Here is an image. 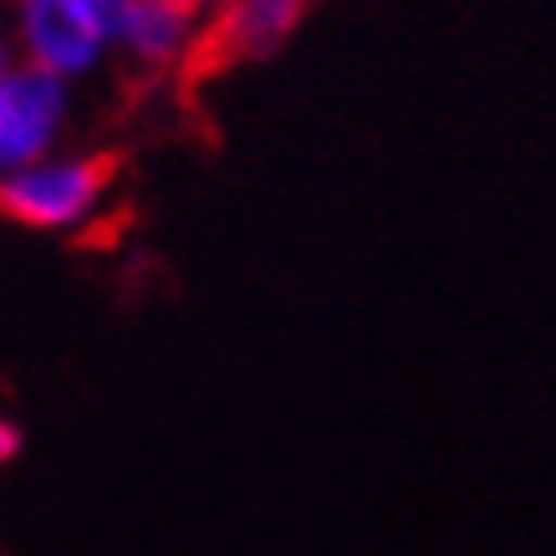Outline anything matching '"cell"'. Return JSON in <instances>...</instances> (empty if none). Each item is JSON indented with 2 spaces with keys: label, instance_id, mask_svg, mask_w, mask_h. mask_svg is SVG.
Returning <instances> with one entry per match:
<instances>
[{
  "label": "cell",
  "instance_id": "6da1fadb",
  "mask_svg": "<svg viewBox=\"0 0 556 556\" xmlns=\"http://www.w3.org/2000/svg\"><path fill=\"white\" fill-rule=\"evenodd\" d=\"M113 185V159L87 153V159H36L21 169L0 174V215L26 225V230H77L98 215Z\"/></svg>",
  "mask_w": 556,
  "mask_h": 556
},
{
  "label": "cell",
  "instance_id": "7a4b0ae2",
  "mask_svg": "<svg viewBox=\"0 0 556 556\" xmlns=\"http://www.w3.org/2000/svg\"><path fill=\"white\" fill-rule=\"evenodd\" d=\"M16 41L26 67H41L62 83L87 77L113 47L83 0H16Z\"/></svg>",
  "mask_w": 556,
  "mask_h": 556
},
{
  "label": "cell",
  "instance_id": "3957f363",
  "mask_svg": "<svg viewBox=\"0 0 556 556\" xmlns=\"http://www.w3.org/2000/svg\"><path fill=\"white\" fill-rule=\"evenodd\" d=\"M67 123V83L41 67H5L0 77V174L47 159Z\"/></svg>",
  "mask_w": 556,
  "mask_h": 556
},
{
  "label": "cell",
  "instance_id": "277c9868",
  "mask_svg": "<svg viewBox=\"0 0 556 556\" xmlns=\"http://www.w3.org/2000/svg\"><path fill=\"white\" fill-rule=\"evenodd\" d=\"M113 41L143 67H169L194 41V11H185L179 0H134L113 26Z\"/></svg>",
  "mask_w": 556,
  "mask_h": 556
},
{
  "label": "cell",
  "instance_id": "5b68a950",
  "mask_svg": "<svg viewBox=\"0 0 556 556\" xmlns=\"http://www.w3.org/2000/svg\"><path fill=\"white\" fill-rule=\"evenodd\" d=\"M296 21H302V0H236L219 21V36L230 41L236 56H266L296 31Z\"/></svg>",
  "mask_w": 556,
  "mask_h": 556
},
{
  "label": "cell",
  "instance_id": "8992f818",
  "mask_svg": "<svg viewBox=\"0 0 556 556\" xmlns=\"http://www.w3.org/2000/svg\"><path fill=\"white\" fill-rule=\"evenodd\" d=\"M87 11H92V16L102 21V31H108V41H113V26H118L123 21V11H128V5H134V0H83Z\"/></svg>",
  "mask_w": 556,
  "mask_h": 556
},
{
  "label": "cell",
  "instance_id": "52a82bcc",
  "mask_svg": "<svg viewBox=\"0 0 556 556\" xmlns=\"http://www.w3.org/2000/svg\"><path fill=\"white\" fill-rule=\"evenodd\" d=\"M21 455V429L11 419H0V465H11Z\"/></svg>",
  "mask_w": 556,
  "mask_h": 556
},
{
  "label": "cell",
  "instance_id": "ba28073f",
  "mask_svg": "<svg viewBox=\"0 0 556 556\" xmlns=\"http://www.w3.org/2000/svg\"><path fill=\"white\" fill-rule=\"evenodd\" d=\"M179 5H185V11H194V16H200L204 5H215V0H179Z\"/></svg>",
  "mask_w": 556,
  "mask_h": 556
},
{
  "label": "cell",
  "instance_id": "9c48e42d",
  "mask_svg": "<svg viewBox=\"0 0 556 556\" xmlns=\"http://www.w3.org/2000/svg\"><path fill=\"white\" fill-rule=\"evenodd\" d=\"M11 67V51H5V36H0V72Z\"/></svg>",
  "mask_w": 556,
  "mask_h": 556
},
{
  "label": "cell",
  "instance_id": "30bf717a",
  "mask_svg": "<svg viewBox=\"0 0 556 556\" xmlns=\"http://www.w3.org/2000/svg\"><path fill=\"white\" fill-rule=\"evenodd\" d=\"M0 77H5V72H0Z\"/></svg>",
  "mask_w": 556,
  "mask_h": 556
}]
</instances>
